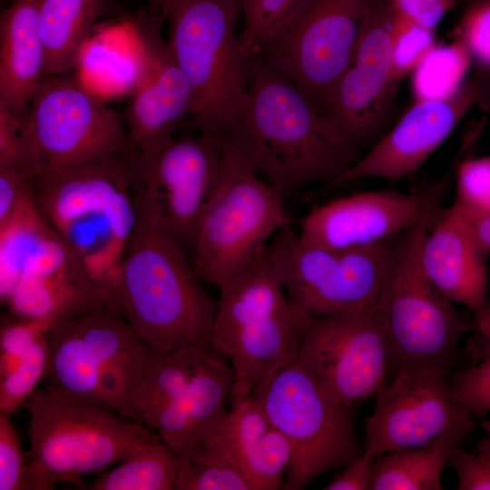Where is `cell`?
<instances>
[{
  "label": "cell",
  "instance_id": "1",
  "mask_svg": "<svg viewBox=\"0 0 490 490\" xmlns=\"http://www.w3.org/2000/svg\"><path fill=\"white\" fill-rule=\"evenodd\" d=\"M224 138L282 197L315 182L329 185L358 159V143L260 57L250 59L248 96Z\"/></svg>",
  "mask_w": 490,
  "mask_h": 490
},
{
  "label": "cell",
  "instance_id": "2",
  "mask_svg": "<svg viewBox=\"0 0 490 490\" xmlns=\"http://www.w3.org/2000/svg\"><path fill=\"white\" fill-rule=\"evenodd\" d=\"M114 299L152 356L209 342L218 299L186 252L138 211Z\"/></svg>",
  "mask_w": 490,
  "mask_h": 490
},
{
  "label": "cell",
  "instance_id": "3",
  "mask_svg": "<svg viewBox=\"0 0 490 490\" xmlns=\"http://www.w3.org/2000/svg\"><path fill=\"white\" fill-rule=\"evenodd\" d=\"M125 155L37 174L31 185L43 217L114 301L116 273L137 220Z\"/></svg>",
  "mask_w": 490,
  "mask_h": 490
},
{
  "label": "cell",
  "instance_id": "4",
  "mask_svg": "<svg viewBox=\"0 0 490 490\" xmlns=\"http://www.w3.org/2000/svg\"><path fill=\"white\" fill-rule=\"evenodd\" d=\"M219 291L209 343L233 370L230 398L251 397L298 357L303 329L311 317L289 300L268 245Z\"/></svg>",
  "mask_w": 490,
  "mask_h": 490
},
{
  "label": "cell",
  "instance_id": "5",
  "mask_svg": "<svg viewBox=\"0 0 490 490\" xmlns=\"http://www.w3.org/2000/svg\"><path fill=\"white\" fill-rule=\"evenodd\" d=\"M240 9L230 0H161L168 44L191 94L189 123L222 140L249 92L250 59L235 31Z\"/></svg>",
  "mask_w": 490,
  "mask_h": 490
},
{
  "label": "cell",
  "instance_id": "6",
  "mask_svg": "<svg viewBox=\"0 0 490 490\" xmlns=\"http://www.w3.org/2000/svg\"><path fill=\"white\" fill-rule=\"evenodd\" d=\"M440 198L420 220L394 240L375 308L384 329L389 371L452 365L456 345L475 328V319L459 312L426 274L420 248Z\"/></svg>",
  "mask_w": 490,
  "mask_h": 490
},
{
  "label": "cell",
  "instance_id": "7",
  "mask_svg": "<svg viewBox=\"0 0 490 490\" xmlns=\"http://www.w3.org/2000/svg\"><path fill=\"white\" fill-rule=\"evenodd\" d=\"M30 490L76 483L130 457L160 436L141 423L47 387L24 403Z\"/></svg>",
  "mask_w": 490,
  "mask_h": 490
},
{
  "label": "cell",
  "instance_id": "8",
  "mask_svg": "<svg viewBox=\"0 0 490 490\" xmlns=\"http://www.w3.org/2000/svg\"><path fill=\"white\" fill-rule=\"evenodd\" d=\"M289 227L283 197L223 138L220 176L187 251L197 276L220 289Z\"/></svg>",
  "mask_w": 490,
  "mask_h": 490
},
{
  "label": "cell",
  "instance_id": "9",
  "mask_svg": "<svg viewBox=\"0 0 490 490\" xmlns=\"http://www.w3.org/2000/svg\"><path fill=\"white\" fill-rule=\"evenodd\" d=\"M251 397L289 444L282 489L301 490L363 455L353 407L328 395L298 358L279 368Z\"/></svg>",
  "mask_w": 490,
  "mask_h": 490
},
{
  "label": "cell",
  "instance_id": "10",
  "mask_svg": "<svg viewBox=\"0 0 490 490\" xmlns=\"http://www.w3.org/2000/svg\"><path fill=\"white\" fill-rule=\"evenodd\" d=\"M394 240L335 249L308 240L289 227L272 238L268 249L289 300L320 318L376 304Z\"/></svg>",
  "mask_w": 490,
  "mask_h": 490
},
{
  "label": "cell",
  "instance_id": "11",
  "mask_svg": "<svg viewBox=\"0 0 490 490\" xmlns=\"http://www.w3.org/2000/svg\"><path fill=\"white\" fill-rule=\"evenodd\" d=\"M36 175L124 156L123 118L67 74L44 75L29 103Z\"/></svg>",
  "mask_w": 490,
  "mask_h": 490
},
{
  "label": "cell",
  "instance_id": "12",
  "mask_svg": "<svg viewBox=\"0 0 490 490\" xmlns=\"http://www.w3.org/2000/svg\"><path fill=\"white\" fill-rule=\"evenodd\" d=\"M223 139L175 136L152 153L125 155L137 211L187 254L220 176Z\"/></svg>",
  "mask_w": 490,
  "mask_h": 490
},
{
  "label": "cell",
  "instance_id": "13",
  "mask_svg": "<svg viewBox=\"0 0 490 490\" xmlns=\"http://www.w3.org/2000/svg\"><path fill=\"white\" fill-rule=\"evenodd\" d=\"M451 365L411 368L376 392L366 420L363 455L427 446L460 447L475 428L473 415L452 396Z\"/></svg>",
  "mask_w": 490,
  "mask_h": 490
},
{
  "label": "cell",
  "instance_id": "14",
  "mask_svg": "<svg viewBox=\"0 0 490 490\" xmlns=\"http://www.w3.org/2000/svg\"><path fill=\"white\" fill-rule=\"evenodd\" d=\"M373 0H312L258 56L321 106L354 58Z\"/></svg>",
  "mask_w": 490,
  "mask_h": 490
},
{
  "label": "cell",
  "instance_id": "15",
  "mask_svg": "<svg viewBox=\"0 0 490 490\" xmlns=\"http://www.w3.org/2000/svg\"><path fill=\"white\" fill-rule=\"evenodd\" d=\"M333 399L353 407L385 383L387 343L375 305L310 318L297 357Z\"/></svg>",
  "mask_w": 490,
  "mask_h": 490
},
{
  "label": "cell",
  "instance_id": "16",
  "mask_svg": "<svg viewBox=\"0 0 490 490\" xmlns=\"http://www.w3.org/2000/svg\"><path fill=\"white\" fill-rule=\"evenodd\" d=\"M13 318L54 325L95 312L121 311L51 228L24 259L5 303Z\"/></svg>",
  "mask_w": 490,
  "mask_h": 490
},
{
  "label": "cell",
  "instance_id": "17",
  "mask_svg": "<svg viewBox=\"0 0 490 490\" xmlns=\"http://www.w3.org/2000/svg\"><path fill=\"white\" fill-rule=\"evenodd\" d=\"M393 16L389 0H373L352 63L322 103L358 144L384 123L397 86L392 70Z\"/></svg>",
  "mask_w": 490,
  "mask_h": 490
},
{
  "label": "cell",
  "instance_id": "18",
  "mask_svg": "<svg viewBox=\"0 0 490 490\" xmlns=\"http://www.w3.org/2000/svg\"><path fill=\"white\" fill-rule=\"evenodd\" d=\"M443 178L413 192L381 190L354 193L311 210L301 220L306 240L335 249L373 246L412 228L428 206L441 198Z\"/></svg>",
  "mask_w": 490,
  "mask_h": 490
},
{
  "label": "cell",
  "instance_id": "19",
  "mask_svg": "<svg viewBox=\"0 0 490 490\" xmlns=\"http://www.w3.org/2000/svg\"><path fill=\"white\" fill-rule=\"evenodd\" d=\"M162 18H144L137 24L142 64L123 120L132 149L142 153L157 151L176 136L191 103L189 84L161 35Z\"/></svg>",
  "mask_w": 490,
  "mask_h": 490
},
{
  "label": "cell",
  "instance_id": "20",
  "mask_svg": "<svg viewBox=\"0 0 490 490\" xmlns=\"http://www.w3.org/2000/svg\"><path fill=\"white\" fill-rule=\"evenodd\" d=\"M483 93L479 81H470L448 98L416 102L389 132L329 186L368 177L397 181L414 173L450 135Z\"/></svg>",
  "mask_w": 490,
  "mask_h": 490
},
{
  "label": "cell",
  "instance_id": "21",
  "mask_svg": "<svg viewBox=\"0 0 490 490\" xmlns=\"http://www.w3.org/2000/svg\"><path fill=\"white\" fill-rule=\"evenodd\" d=\"M231 399L220 427L193 457L235 468L252 490L282 489L291 456L288 440L252 397Z\"/></svg>",
  "mask_w": 490,
  "mask_h": 490
},
{
  "label": "cell",
  "instance_id": "22",
  "mask_svg": "<svg viewBox=\"0 0 490 490\" xmlns=\"http://www.w3.org/2000/svg\"><path fill=\"white\" fill-rule=\"evenodd\" d=\"M487 258L454 205L437 211L421 244L422 265L448 299L474 316L488 299Z\"/></svg>",
  "mask_w": 490,
  "mask_h": 490
},
{
  "label": "cell",
  "instance_id": "23",
  "mask_svg": "<svg viewBox=\"0 0 490 490\" xmlns=\"http://www.w3.org/2000/svg\"><path fill=\"white\" fill-rule=\"evenodd\" d=\"M40 2L13 0L0 17V106L20 113H28L30 100L44 76Z\"/></svg>",
  "mask_w": 490,
  "mask_h": 490
},
{
  "label": "cell",
  "instance_id": "24",
  "mask_svg": "<svg viewBox=\"0 0 490 490\" xmlns=\"http://www.w3.org/2000/svg\"><path fill=\"white\" fill-rule=\"evenodd\" d=\"M69 321L106 372L122 401V410L140 383L152 354L127 320L114 310H103Z\"/></svg>",
  "mask_w": 490,
  "mask_h": 490
},
{
  "label": "cell",
  "instance_id": "25",
  "mask_svg": "<svg viewBox=\"0 0 490 490\" xmlns=\"http://www.w3.org/2000/svg\"><path fill=\"white\" fill-rule=\"evenodd\" d=\"M45 339L47 387L120 414V396L70 321L52 327Z\"/></svg>",
  "mask_w": 490,
  "mask_h": 490
},
{
  "label": "cell",
  "instance_id": "26",
  "mask_svg": "<svg viewBox=\"0 0 490 490\" xmlns=\"http://www.w3.org/2000/svg\"><path fill=\"white\" fill-rule=\"evenodd\" d=\"M109 0H41L39 27L45 52L44 75L75 68L83 47Z\"/></svg>",
  "mask_w": 490,
  "mask_h": 490
},
{
  "label": "cell",
  "instance_id": "27",
  "mask_svg": "<svg viewBox=\"0 0 490 490\" xmlns=\"http://www.w3.org/2000/svg\"><path fill=\"white\" fill-rule=\"evenodd\" d=\"M234 373L227 360L206 343L202 346L187 390V407L196 452L219 430L229 410Z\"/></svg>",
  "mask_w": 490,
  "mask_h": 490
},
{
  "label": "cell",
  "instance_id": "28",
  "mask_svg": "<svg viewBox=\"0 0 490 490\" xmlns=\"http://www.w3.org/2000/svg\"><path fill=\"white\" fill-rule=\"evenodd\" d=\"M206 343L152 356L120 415L149 427L163 407L186 394L201 349Z\"/></svg>",
  "mask_w": 490,
  "mask_h": 490
},
{
  "label": "cell",
  "instance_id": "29",
  "mask_svg": "<svg viewBox=\"0 0 490 490\" xmlns=\"http://www.w3.org/2000/svg\"><path fill=\"white\" fill-rule=\"evenodd\" d=\"M456 449L434 445L380 455L373 460L370 490H441Z\"/></svg>",
  "mask_w": 490,
  "mask_h": 490
},
{
  "label": "cell",
  "instance_id": "30",
  "mask_svg": "<svg viewBox=\"0 0 490 490\" xmlns=\"http://www.w3.org/2000/svg\"><path fill=\"white\" fill-rule=\"evenodd\" d=\"M179 469L173 450L159 436L87 484L91 490H172Z\"/></svg>",
  "mask_w": 490,
  "mask_h": 490
},
{
  "label": "cell",
  "instance_id": "31",
  "mask_svg": "<svg viewBox=\"0 0 490 490\" xmlns=\"http://www.w3.org/2000/svg\"><path fill=\"white\" fill-rule=\"evenodd\" d=\"M50 229L31 194L22 198L12 214L0 222V299L5 303L18 270L28 252Z\"/></svg>",
  "mask_w": 490,
  "mask_h": 490
},
{
  "label": "cell",
  "instance_id": "32",
  "mask_svg": "<svg viewBox=\"0 0 490 490\" xmlns=\"http://www.w3.org/2000/svg\"><path fill=\"white\" fill-rule=\"evenodd\" d=\"M471 61L467 48L458 39L450 44H436L412 72L416 102L454 95L465 83Z\"/></svg>",
  "mask_w": 490,
  "mask_h": 490
},
{
  "label": "cell",
  "instance_id": "33",
  "mask_svg": "<svg viewBox=\"0 0 490 490\" xmlns=\"http://www.w3.org/2000/svg\"><path fill=\"white\" fill-rule=\"evenodd\" d=\"M312 0H239L244 24L239 34L245 54L258 56Z\"/></svg>",
  "mask_w": 490,
  "mask_h": 490
},
{
  "label": "cell",
  "instance_id": "34",
  "mask_svg": "<svg viewBox=\"0 0 490 490\" xmlns=\"http://www.w3.org/2000/svg\"><path fill=\"white\" fill-rule=\"evenodd\" d=\"M47 344L45 335L38 338L18 366L0 381V412L12 415L24 405L45 376Z\"/></svg>",
  "mask_w": 490,
  "mask_h": 490
},
{
  "label": "cell",
  "instance_id": "35",
  "mask_svg": "<svg viewBox=\"0 0 490 490\" xmlns=\"http://www.w3.org/2000/svg\"><path fill=\"white\" fill-rule=\"evenodd\" d=\"M391 39L393 78L397 84L436 45L435 30L394 13Z\"/></svg>",
  "mask_w": 490,
  "mask_h": 490
},
{
  "label": "cell",
  "instance_id": "36",
  "mask_svg": "<svg viewBox=\"0 0 490 490\" xmlns=\"http://www.w3.org/2000/svg\"><path fill=\"white\" fill-rule=\"evenodd\" d=\"M0 170H16L36 175L28 113L0 106Z\"/></svg>",
  "mask_w": 490,
  "mask_h": 490
},
{
  "label": "cell",
  "instance_id": "37",
  "mask_svg": "<svg viewBox=\"0 0 490 490\" xmlns=\"http://www.w3.org/2000/svg\"><path fill=\"white\" fill-rule=\"evenodd\" d=\"M174 489L252 490L249 481L235 468L194 457L179 465Z\"/></svg>",
  "mask_w": 490,
  "mask_h": 490
},
{
  "label": "cell",
  "instance_id": "38",
  "mask_svg": "<svg viewBox=\"0 0 490 490\" xmlns=\"http://www.w3.org/2000/svg\"><path fill=\"white\" fill-rule=\"evenodd\" d=\"M453 205L463 212L490 215V157L470 158L460 164Z\"/></svg>",
  "mask_w": 490,
  "mask_h": 490
},
{
  "label": "cell",
  "instance_id": "39",
  "mask_svg": "<svg viewBox=\"0 0 490 490\" xmlns=\"http://www.w3.org/2000/svg\"><path fill=\"white\" fill-rule=\"evenodd\" d=\"M10 416L0 412V490H30L29 460Z\"/></svg>",
  "mask_w": 490,
  "mask_h": 490
},
{
  "label": "cell",
  "instance_id": "40",
  "mask_svg": "<svg viewBox=\"0 0 490 490\" xmlns=\"http://www.w3.org/2000/svg\"><path fill=\"white\" fill-rule=\"evenodd\" d=\"M51 328L43 320L13 318L5 321L0 331V377L12 372L34 343Z\"/></svg>",
  "mask_w": 490,
  "mask_h": 490
},
{
  "label": "cell",
  "instance_id": "41",
  "mask_svg": "<svg viewBox=\"0 0 490 490\" xmlns=\"http://www.w3.org/2000/svg\"><path fill=\"white\" fill-rule=\"evenodd\" d=\"M452 396L473 416L490 412V357L454 372L449 378Z\"/></svg>",
  "mask_w": 490,
  "mask_h": 490
},
{
  "label": "cell",
  "instance_id": "42",
  "mask_svg": "<svg viewBox=\"0 0 490 490\" xmlns=\"http://www.w3.org/2000/svg\"><path fill=\"white\" fill-rule=\"evenodd\" d=\"M457 36L471 59L490 73V0H475L469 5L457 28Z\"/></svg>",
  "mask_w": 490,
  "mask_h": 490
},
{
  "label": "cell",
  "instance_id": "43",
  "mask_svg": "<svg viewBox=\"0 0 490 490\" xmlns=\"http://www.w3.org/2000/svg\"><path fill=\"white\" fill-rule=\"evenodd\" d=\"M449 464L457 475V489L490 490V454L470 453L460 446L452 453Z\"/></svg>",
  "mask_w": 490,
  "mask_h": 490
},
{
  "label": "cell",
  "instance_id": "44",
  "mask_svg": "<svg viewBox=\"0 0 490 490\" xmlns=\"http://www.w3.org/2000/svg\"><path fill=\"white\" fill-rule=\"evenodd\" d=\"M389 4L396 15L435 30L456 0H389Z\"/></svg>",
  "mask_w": 490,
  "mask_h": 490
},
{
  "label": "cell",
  "instance_id": "45",
  "mask_svg": "<svg viewBox=\"0 0 490 490\" xmlns=\"http://www.w3.org/2000/svg\"><path fill=\"white\" fill-rule=\"evenodd\" d=\"M35 176L22 171L0 170V222L12 214Z\"/></svg>",
  "mask_w": 490,
  "mask_h": 490
},
{
  "label": "cell",
  "instance_id": "46",
  "mask_svg": "<svg viewBox=\"0 0 490 490\" xmlns=\"http://www.w3.org/2000/svg\"><path fill=\"white\" fill-rule=\"evenodd\" d=\"M373 457L362 455L341 468L324 487L325 490H370Z\"/></svg>",
  "mask_w": 490,
  "mask_h": 490
},
{
  "label": "cell",
  "instance_id": "47",
  "mask_svg": "<svg viewBox=\"0 0 490 490\" xmlns=\"http://www.w3.org/2000/svg\"><path fill=\"white\" fill-rule=\"evenodd\" d=\"M458 211L463 216L469 230L471 231L473 237L475 238L478 245L489 255L490 215L471 214L463 212L460 210H458Z\"/></svg>",
  "mask_w": 490,
  "mask_h": 490
},
{
  "label": "cell",
  "instance_id": "48",
  "mask_svg": "<svg viewBox=\"0 0 490 490\" xmlns=\"http://www.w3.org/2000/svg\"><path fill=\"white\" fill-rule=\"evenodd\" d=\"M474 317L475 328L490 341V299H487L482 309Z\"/></svg>",
  "mask_w": 490,
  "mask_h": 490
},
{
  "label": "cell",
  "instance_id": "49",
  "mask_svg": "<svg viewBox=\"0 0 490 490\" xmlns=\"http://www.w3.org/2000/svg\"><path fill=\"white\" fill-rule=\"evenodd\" d=\"M480 424L485 431L486 436L478 443L477 450L490 454V419H483Z\"/></svg>",
  "mask_w": 490,
  "mask_h": 490
},
{
  "label": "cell",
  "instance_id": "50",
  "mask_svg": "<svg viewBox=\"0 0 490 490\" xmlns=\"http://www.w3.org/2000/svg\"><path fill=\"white\" fill-rule=\"evenodd\" d=\"M161 0H152V6L157 12Z\"/></svg>",
  "mask_w": 490,
  "mask_h": 490
},
{
  "label": "cell",
  "instance_id": "51",
  "mask_svg": "<svg viewBox=\"0 0 490 490\" xmlns=\"http://www.w3.org/2000/svg\"><path fill=\"white\" fill-rule=\"evenodd\" d=\"M230 1L234 3L239 7V0H230Z\"/></svg>",
  "mask_w": 490,
  "mask_h": 490
},
{
  "label": "cell",
  "instance_id": "52",
  "mask_svg": "<svg viewBox=\"0 0 490 490\" xmlns=\"http://www.w3.org/2000/svg\"><path fill=\"white\" fill-rule=\"evenodd\" d=\"M4 0H1V2H3Z\"/></svg>",
  "mask_w": 490,
  "mask_h": 490
}]
</instances>
